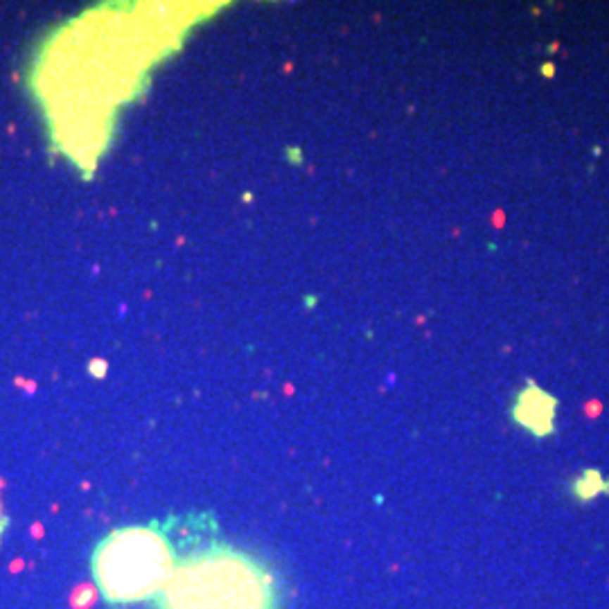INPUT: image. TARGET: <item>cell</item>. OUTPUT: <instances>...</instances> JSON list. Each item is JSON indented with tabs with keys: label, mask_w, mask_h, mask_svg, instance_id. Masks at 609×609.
<instances>
[{
	"label": "cell",
	"mask_w": 609,
	"mask_h": 609,
	"mask_svg": "<svg viewBox=\"0 0 609 609\" xmlns=\"http://www.w3.org/2000/svg\"><path fill=\"white\" fill-rule=\"evenodd\" d=\"M510 417L533 438H551L558 429V400L535 382H526L510 404Z\"/></svg>",
	"instance_id": "3"
},
{
	"label": "cell",
	"mask_w": 609,
	"mask_h": 609,
	"mask_svg": "<svg viewBox=\"0 0 609 609\" xmlns=\"http://www.w3.org/2000/svg\"><path fill=\"white\" fill-rule=\"evenodd\" d=\"M176 564V548L156 524L111 530L91 558L95 586L108 605L156 601L172 580Z\"/></svg>",
	"instance_id": "2"
},
{
	"label": "cell",
	"mask_w": 609,
	"mask_h": 609,
	"mask_svg": "<svg viewBox=\"0 0 609 609\" xmlns=\"http://www.w3.org/2000/svg\"><path fill=\"white\" fill-rule=\"evenodd\" d=\"M156 609H278L267 564L230 544L210 541L179 558Z\"/></svg>",
	"instance_id": "1"
},
{
	"label": "cell",
	"mask_w": 609,
	"mask_h": 609,
	"mask_svg": "<svg viewBox=\"0 0 609 609\" xmlns=\"http://www.w3.org/2000/svg\"><path fill=\"white\" fill-rule=\"evenodd\" d=\"M569 494H571V499L578 503H591L598 496L609 494V479L601 470L586 467L571 479Z\"/></svg>",
	"instance_id": "4"
},
{
	"label": "cell",
	"mask_w": 609,
	"mask_h": 609,
	"mask_svg": "<svg viewBox=\"0 0 609 609\" xmlns=\"http://www.w3.org/2000/svg\"><path fill=\"white\" fill-rule=\"evenodd\" d=\"M553 73H555V65H553V63H544V65H541V75L553 77Z\"/></svg>",
	"instance_id": "5"
},
{
	"label": "cell",
	"mask_w": 609,
	"mask_h": 609,
	"mask_svg": "<svg viewBox=\"0 0 609 609\" xmlns=\"http://www.w3.org/2000/svg\"><path fill=\"white\" fill-rule=\"evenodd\" d=\"M3 528H5V522H3V519H0V533H3Z\"/></svg>",
	"instance_id": "6"
}]
</instances>
